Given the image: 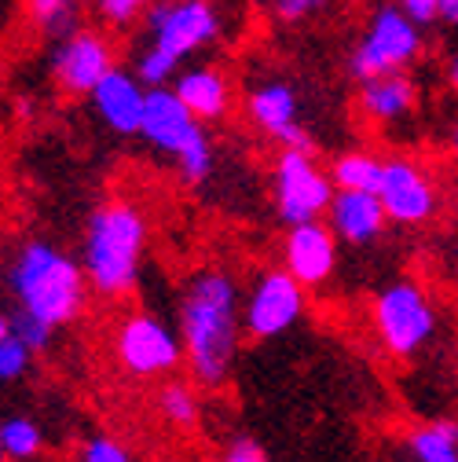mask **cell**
<instances>
[{"label": "cell", "instance_id": "cell-1", "mask_svg": "<svg viewBox=\"0 0 458 462\" xmlns=\"http://www.w3.org/2000/svg\"><path fill=\"white\" fill-rule=\"evenodd\" d=\"M239 282L224 268L195 272L180 294V337L198 385L216 389L227 382L239 353Z\"/></svg>", "mask_w": 458, "mask_h": 462}, {"label": "cell", "instance_id": "cell-2", "mask_svg": "<svg viewBox=\"0 0 458 462\" xmlns=\"http://www.w3.org/2000/svg\"><path fill=\"white\" fill-rule=\"evenodd\" d=\"M8 286L19 309L33 312L55 330L74 323L88 298L85 264H78L70 254L41 239L19 246L15 261L8 264Z\"/></svg>", "mask_w": 458, "mask_h": 462}, {"label": "cell", "instance_id": "cell-3", "mask_svg": "<svg viewBox=\"0 0 458 462\" xmlns=\"http://www.w3.org/2000/svg\"><path fill=\"white\" fill-rule=\"evenodd\" d=\"M143 246H147V220L133 202L99 206L88 220L85 257H81L88 286L103 298H125L136 286Z\"/></svg>", "mask_w": 458, "mask_h": 462}, {"label": "cell", "instance_id": "cell-4", "mask_svg": "<svg viewBox=\"0 0 458 462\" xmlns=\"http://www.w3.org/2000/svg\"><path fill=\"white\" fill-rule=\"evenodd\" d=\"M143 23H147V48L136 60V74L147 88L177 78L188 55L202 51L220 37V15L213 0H161V5L147 8Z\"/></svg>", "mask_w": 458, "mask_h": 462}, {"label": "cell", "instance_id": "cell-5", "mask_svg": "<svg viewBox=\"0 0 458 462\" xmlns=\"http://www.w3.org/2000/svg\"><path fill=\"white\" fill-rule=\"evenodd\" d=\"M140 136L177 158V169L188 184H202L213 172V151L202 118L188 110V103L177 96V88L151 85L147 88V106H143V122Z\"/></svg>", "mask_w": 458, "mask_h": 462}, {"label": "cell", "instance_id": "cell-6", "mask_svg": "<svg viewBox=\"0 0 458 462\" xmlns=\"http://www.w3.org/2000/svg\"><path fill=\"white\" fill-rule=\"evenodd\" d=\"M418 55H422V26L399 5H385L371 15L367 33L353 48L349 70L356 81H367L378 74L408 70Z\"/></svg>", "mask_w": 458, "mask_h": 462}, {"label": "cell", "instance_id": "cell-7", "mask_svg": "<svg viewBox=\"0 0 458 462\" xmlns=\"http://www.w3.org/2000/svg\"><path fill=\"white\" fill-rule=\"evenodd\" d=\"M374 330L392 356H415L436 334V309L418 282H392L374 301Z\"/></svg>", "mask_w": 458, "mask_h": 462}, {"label": "cell", "instance_id": "cell-8", "mask_svg": "<svg viewBox=\"0 0 458 462\" xmlns=\"http://www.w3.org/2000/svg\"><path fill=\"white\" fill-rule=\"evenodd\" d=\"M271 188H275V206L282 224L319 220L334 199V180L316 165L312 151H301V147H282V154L275 158Z\"/></svg>", "mask_w": 458, "mask_h": 462}, {"label": "cell", "instance_id": "cell-9", "mask_svg": "<svg viewBox=\"0 0 458 462\" xmlns=\"http://www.w3.org/2000/svg\"><path fill=\"white\" fill-rule=\"evenodd\" d=\"M114 356L136 378H161L184 360V337L158 316H125L114 334Z\"/></svg>", "mask_w": 458, "mask_h": 462}, {"label": "cell", "instance_id": "cell-10", "mask_svg": "<svg viewBox=\"0 0 458 462\" xmlns=\"http://www.w3.org/2000/svg\"><path fill=\"white\" fill-rule=\"evenodd\" d=\"M305 291L308 286L290 268L264 272L246 301V330L253 337H279L305 316Z\"/></svg>", "mask_w": 458, "mask_h": 462}, {"label": "cell", "instance_id": "cell-11", "mask_svg": "<svg viewBox=\"0 0 458 462\" xmlns=\"http://www.w3.org/2000/svg\"><path fill=\"white\" fill-rule=\"evenodd\" d=\"M110 70H114V48L96 30H74L70 37L60 41V48L51 55V74L70 96H88Z\"/></svg>", "mask_w": 458, "mask_h": 462}, {"label": "cell", "instance_id": "cell-12", "mask_svg": "<svg viewBox=\"0 0 458 462\" xmlns=\"http://www.w3.org/2000/svg\"><path fill=\"white\" fill-rule=\"evenodd\" d=\"M378 199L396 224H422L436 213V188L429 172L411 158H389L381 165Z\"/></svg>", "mask_w": 458, "mask_h": 462}, {"label": "cell", "instance_id": "cell-13", "mask_svg": "<svg viewBox=\"0 0 458 462\" xmlns=\"http://www.w3.org/2000/svg\"><path fill=\"white\" fill-rule=\"evenodd\" d=\"M250 122L282 147L312 151V136L298 118V92L286 81H264L250 92Z\"/></svg>", "mask_w": 458, "mask_h": 462}, {"label": "cell", "instance_id": "cell-14", "mask_svg": "<svg viewBox=\"0 0 458 462\" xmlns=\"http://www.w3.org/2000/svg\"><path fill=\"white\" fill-rule=\"evenodd\" d=\"M282 261L305 286H323L337 268V236L330 231V224H319V220L290 224Z\"/></svg>", "mask_w": 458, "mask_h": 462}, {"label": "cell", "instance_id": "cell-15", "mask_svg": "<svg viewBox=\"0 0 458 462\" xmlns=\"http://www.w3.org/2000/svg\"><path fill=\"white\" fill-rule=\"evenodd\" d=\"M88 96H92V110L103 118L106 129H114L118 136L140 133L143 106H147V88H143L140 74H125L114 67Z\"/></svg>", "mask_w": 458, "mask_h": 462}, {"label": "cell", "instance_id": "cell-16", "mask_svg": "<svg viewBox=\"0 0 458 462\" xmlns=\"http://www.w3.org/2000/svg\"><path fill=\"white\" fill-rule=\"evenodd\" d=\"M389 213L378 199V191H349V188H337L330 206H326V224L337 236V243H349V246H363L374 243L381 236Z\"/></svg>", "mask_w": 458, "mask_h": 462}, {"label": "cell", "instance_id": "cell-17", "mask_svg": "<svg viewBox=\"0 0 458 462\" xmlns=\"http://www.w3.org/2000/svg\"><path fill=\"white\" fill-rule=\"evenodd\" d=\"M173 88L188 103V110L202 122H220L227 106H232V85H227L224 70H216V67H191L173 78Z\"/></svg>", "mask_w": 458, "mask_h": 462}, {"label": "cell", "instance_id": "cell-18", "mask_svg": "<svg viewBox=\"0 0 458 462\" xmlns=\"http://www.w3.org/2000/svg\"><path fill=\"white\" fill-rule=\"evenodd\" d=\"M415 106V81L396 70V74H378L360 81V110L371 122H399Z\"/></svg>", "mask_w": 458, "mask_h": 462}, {"label": "cell", "instance_id": "cell-19", "mask_svg": "<svg viewBox=\"0 0 458 462\" xmlns=\"http://www.w3.org/2000/svg\"><path fill=\"white\" fill-rule=\"evenodd\" d=\"M408 451L418 462H458V422H429L411 430Z\"/></svg>", "mask_w": 458, "mask_h": 462}, {"label": "cell", "instance_id": "cell-20", "mask_svg": "<svg viewBox=\"0 0 458 462\" xmlns=\"http://www.w3.org/2000/svg\"><path fill=\"white\" fill-rule=\"evenodd\" d=\"M381 165L374 154L353 151V154H341L330 169V180L334 188H349V191H378L381 184Z\"/></svg>", "mask_w": 458, "mask_h": 462}, {"label": "cell", "instance_id": "cell-21", "mask_svg": "<svg viewBox=\"0 0 458 462\" xmlns=\"http://www.w3.org/2000/svg\"><path fill=\"white\" fill-rule=\"evenodd\" d=\"M30 19L48 37H70L78 30V0H26Z\"/></svg>", "mask_w": 458, "mask_h": 462}, {"label": "cell", "instance_id": "cell-22", "mask_svg": "<svg viewBox=\"0 0 458 462\" xmlns=\"http://www.w3.org/2000/svg\"><path fill=\"white\" fill-rule=\"evenodd\" d=\"M44 448V437H41V426L15 415L8 422H0V451H5L8 458H33L41 455Z\"/></svg>", "mask_w": 458, "mask_h": 462}, {"label": "cell", "instance_id": "cell-23", "mask_svg": "<svg viewBox=\"0 0 458 462\" xmlns=\"http://www.w3.org/2000/svg\"><path fill=\"white\" fill-rule=\"evenodd\" d=\"M158 411H161V419H165L169 426L188 430V426L198 422V396H195L191 385L173 382V385H165V389L158 393Z\"/></svg>", "mask_w": 458, "mask_h": 462}, {"label": "cell", "instance_id": "cell-24", "mask_svg": "<svg viewBox=\"0 0 458 462\" xmlns=\"http://www.w3.org/2000/svg\"><path fill=\"white\" fill-rule=\"evenodd\" d=\"M12 334L26 345V349L44 353L48 345H51L55 327H48L44 319H37V316H33V312H26V309H15V312H12Z\"/></svg>", "mask_w": 458, "mask_h": 462}, {"label": "cell", "instance_id": "cell-25", "mask_svg": "<svg viewBox=\"0 0 458 462\" xmlns=\"http://www.w3.org/2000/svg\"><path fill=\"white\" fill-rule=\"evenodd\" d=\"M30 356L33 349H26L15 334H8L0 341V382H19L30 371Z\"/></svg>", "mask_w": 458, "mask_h": 462}, {"label": "cell", "instance_id": "cell-26", "mask_svg": "<svg viewBox=\"0 0 458 462\" xmlns=\"http://www.w3.org/2000/svg\"><path fill=\"white\" fill-rule=\"evenodd\" d=\"M151 5H154V0H99V15H103V23L125 30L136 19H143Z\"/></svg>", "mask_w": 458, "mask_h": 462}, {"label": "cell", "instance_id": "cell-27", "mask_svg": "<svg viewBox=\"0 0 458 462\" xmlns=\"http://www.w3.org/2000/svg\"><path fill=\"white\" fill-rule=\"evenodd\" d=\"M129 448L125 444H118V440H114V437H92L85 448H81V458L85 462H129Z\"/></svg>", "mask_w": 458, "mask_h": 462}, {"label": "cell", "instance_id": "cell-28", "mask_svg": "<svg viewBox=\"0 0 458 462\" xmlns=\"http://www.w3.org/2000/svg\"><path fill=\"white\" fill-rule=\"evenodd\" d=\"M224 458H227V462H264L268 451H264L253 437H232V444L224 448Z\"/></svg>", "mask_w": 458, "mask_h": 462}, {"label": "cell", "instance_id": "cell-29", "mask_svg": "<svg viewBox=\"0 0 458 462\" xmlns=\"http://www.w3.org/2000/svg\"><path fill=\"white\" fill-rule=\"evenodd\" d=\"M271 8H275L279 19L298 23V19H308L312 12H319V8H323V0H271Z\"/></svg>", "mask_w": 458, "mask_h": 462}, {"label": "cell", "instance_id": "cell-30", "mask_svg": "<svg viewBox=\"0 0 458 462\" xmlns=\"http://www.w3.org/2000/svg\"><path fill=\"white\" fill-rule=\"evenodd\" d=\"M447 5V0H399V8H404L418 26H429L440 19V8Z\"/></svg>", "mask_w": 458, "mask_h": 462}, {"label": "cell", "instance_id": "cell-31", "mask_svg": "<svg viewBox=\"0 0 458 462\" xmlns=\"http://www.w3.org/2000/svg\"><path fill=\"white\" fill-rule=\"evenodd\" d=\"M8 334H12V312L0 309V341H5Z\"/></svg>", "mask_w": 458, "mask_h": 462}, {"label": "cell", "instance_id": "cell-32", "mask_svg": "<svg viewBox=\"0 0 458 462\" xmlns=\"http://www.w3.org/2000/svg\"><path fill=\"white\" fill-rule=\"evenodd\" d=\"M447 78H451V85L458 88V55H454V60H451V67H447Z\"/></svg>", "mask_w": 458, "mask_h": 462}, {"label": "cell", "instance_id": "cell-33", "mask_svg": "<svg viewBox=\"0 0 458 462\" xmlns=\"http://www.w3.org/2000/svg\"><path fill=\"white\" fill-rule=\"evenodd\" d=\"M451 147H454V154H458V125H454V133H451Z\"/></svg>", "mask_w": 458, "mask_h": 462}, {"label": "cell", "instance_id": "cell-34", "mask_svg": "<svg viewBox=\"0 0 458 462\" xmlns=\"http://www.w3.org/2000/svg\"><path fill=\"white\" fill-rule=\"evenodd\" d=\"M78 5H81V0H78Z\"/></svg>", "mask_w": 458, "mask_h": 462}]
</instances>
